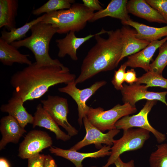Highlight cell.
Wrapping results in <instances>:
<instances>
[{
    "label": "cell",
    "instance_id": "6da1fadb",
    "mask_svg": "<svg viewBox=\"0 0 167 167\" xmlns=\"http://www.w3.org/2000/svg\"><path fill=\"white\" fill-rule=\"evenodd\" d=\"M75 78L65 66H39L34 62L14 73L10 84L15 89L13 95L24 102L39 99L50 87L59 84H67Z\"/></svg>",
    "mask_w": 167,
    "mask_h": 167
},
{
    "label": "cell",
    "instance_id": "e575fe53",
    "mask_svg": "<svg viewBox=\"0 0 167 167\" xmlns=\"http://www.w3.org/2000/svg\"><path fill=\"white\" fill-rule=\"evenodd\" d=\"M114 164L116 167H135L133 160H131L127 162H124L122 161L120 157L117 159Z\"/></svg>",
    "mask_w": 167,
    "mask_h": 167
},
{
    "label": "cell",
    "instance_id": "603a6c76",
    "mask_svg": "<svg viewBox=\"0 0 167 167\" xmlns=\"http://www.w3.org/2000/svg\"><path fill=\"white\" fill-rule=\"evenodd\" d=\"M29 54H21L17 49L0 38V61L4 65L11 66L15 62L29 65L32 64Z\"/></svg>",
    "mask_w": 167,
    "mask_h": 167
},
{
    "label": "cell",
    "instance_id": "ba28073f",
    "mask_svg": "<svg viewBox=\"0 0 167 167\" xmlns=\"http://www.w3.org/2000/svg\"><path fill=\"white\" fill-rule=\"evenodd\" d=\"M41 102L44 110L58 125L63 127L71 137L76 135L78 131L71 125L67 119L69 113L66 99L57 96L48 95L46 100Z\"/></svg>",
    "mask_w": 167,
    "mask_h": 167
},
{
    "label": "cell",
    "instance_id": "277c9868",
    "mask_svg": "<svg viewBox=\"0 0 167 167\" xmlns=\"http://www.w3.org/2000/svg\"><path fill=\"white\" fill-rule=\"evenodd\" d=\"M94 13L83 4L73 3L68 9L45 14L41 22L51 24L57 29V33L59 34L78 32L85 27Z\"/></svg>",
    "mask_w": 167,
    "mask_h": 167
},
{
    "label": "cell",
    "instance_id": "d590c367",
    "mask_svg": "<svg viewBox=\"0 0 167 167\" xmlns=\"http://www.w3.org/2000/svg\"><path fill=\"white\" fill-rule=\"evenodd\" d=\"M44 167H58L55 160L49 155H45Z\"/></svg>",
    "mask_w": 167,
    "mask_h": 167
},
{
    "label": "cell",
    "instance_id": "d4e9b609",
    "mask_svg": "<svg viewBox=\"0 0 167 167\" xmlns=\"http://www.w3.org/2000/svg\"><path fill=\"white\" fill-rule=\"evenodd\" d=\"M45 16V14L36 19L26 23L23 26L18 28H14L10 31L3 30L1 32L0 38L10 44L14 41L22 40V38L26 37V34L31 30L32 27L42 21Z\"/></svg>",
    "mask_w": 167,
    "mask_h": 167
},
{
    "label": "cell",
    "instance_id": "9c48e42d",
    "mask_svg": "<svg viewBox=\"0 0 167 167\" xmlns=\"http://www.w3.org/2000/svg\"><path fill=\"white\" fill-rule=\"evenodd\" d=\"M75 80L69 83L65 87L59 88L58 90L69 95L76 102L78 106V122L81 126L83 118L87 115L90 108L86 104L87 101L97 90L105 85L106 82L97 81L88 88L80 89L76 87Z\"/></svg>",
    "mask_w": 167,
    "mask_h": 167
},
{
    "label": "cell",
    "instance_id": "8992f818",
    "mask_svg": "<svg viewBox=\"0 0 167 167\" xmlns=\"http://www.w3.org/2000/svg\"><path fill=\"white\" fill-rule=\"evenodd\" d=\"M150 132L138 128H131L123 131L122 136L114 140L111 148V154L106 164L102 167H109L122 153L141 148L150 138Z\"/></svg>",
    "mask_w": 167,
    "mask_h": 167
},
{
    "label": "cell",
    "instance_id": "4fadbf2b",
    "mask_svg": "<svg viewBox=\"0 0 167 167\" xmlns=\"http://www.w3.org/2000/svg\"><path fill=\"white\" fill-rule=\"evenodd\" d=\"M167 41V36L160 40L151 41L145 48L128 56L124 64L132 68L140 67L146 72L150 70V62L156 50Z\"/></svg>",
    "mask_w": 167,
    "mask_h": 167
},
{
    "label": "cell",
    "instance_id": "5bb4252c",
    "mask_svg": "<svg viewBox=\"0 0 167 167\" xmlns=\"http://www.w3.org/2000/svg\"><path fill=\"white\" fill-rule=\"evenodd\" d=\"M111 146L105 145L98 151L90 153H82L69 149H63L57 147H51L49 149L50 152L55 155L67 159L71 161L76 167H83L82 162L86 158H97L110 156Z\"/></svg>",
    "mask_w": 167,
    "mask_h": 167
},
{
    "label": "cell",
    "instance_id": "cb8c5ba5",
    "mask_svg": "<svg viewBox=\"0 0 167 167\" xmlns=\"http://www.w3.org/2000/svg\"><path fill=\"white\" fill-rule=\"evenodd\" d=\"M18 7V0H0V28L4 27L9 31L16 28L15 18Z\"/></svg>",
    "mask_w": 167,
    "mask_h": 167
},
{
    "label": "cell",
    "instance_id": "52a82bcc",
    "mask_svg": "<svg viewBox=\"0 0 167 167\" xmlns=\"http://www.w3.org/2000/svg\"><path fill=\"white\" fill-rule=\"evenodd\" d=\"M157 102L155 100H147L138 113L131 116L127 115L119 119L115 124L116 128L123 131L134 127L144 129L151 132L158 143H162L166 139L165 135L153 127L149 123L148 118L149 112Z\"/></svg>",
    "mask_w": 167,
    "mask_h": 167
},
{
    "label": "cell",
    "instance_id": "74e56055",
    "mask_svg": "<svg viewBox=\"0 0 167 167\" xmlns=\"http://www.w3.org/2000/svg\"><path fill=\"white\" fill-rule=\"evenodd\" d=\"M91 167H96V166H92Z\"/></svg>",
    "mask_w": 167,
    "mask_h": 167
},
{
    "label": "cell",
    "instance_id": "836d02e7",
    "mask_svg": "<svg viewBox=\"0 0 167 167\" xmlns=\"http://www.w3.org/2000/svg\"><path fill=\"white\" fill-rule=\"evenodd\" d=\"M138 78L136 77V73L134 69L128 70L125 73V81L129 85L136 83Z\"/></svg>",
    "mask_w": 167,
    "mask_h": 167
},
{
    "label": "cell",
    "instance_id": "1f68e13d",
    "mask_svg": "<svg viewBox=\"0 0 167 167\" xmlns=\"http://www.w3.org/2000/svg\"><path fill=\"white\" fill-rule=\"evenodd\" d=\"M45 155L39 154L28 159V167H44Z\"/></svg>",
    "mask_w": 167,
    "mask_h": 167
},
{
    "label": "cell",
    "instance_id": "7c38bea8",
    "mask_svg": "<svg viewBox=\"0 0 167 167\" xmlns=\"http://www.w3.org/2000/svg\"><path fill=\"white\" fill-rule=\"evenodd\" d=\"M121 90L122 100L124 103H128L134 107L135 104L142 99L147 100L159 101L164 103L167 106L166 96L167 91L161 92H154L147 90L146 85L134 83L131 85H123Z\"/></svg>",
    "mask_w": 167,
    "mask_h": 167
},
{
    "label": "cell",
    "instance_id": "9a60e30c",
    "mask_svg": "<svg viewBox=\"0 0 167 167\" xmlns=\"http://www.w3.org/2000/svg\"><path fill=\"white\" fill-rule=\"evenodd\" d=\"M0 122V130L2 135L0 142L1 150L9 143H17L26 131L14 118L9 115L2 117Z\"/></svg>",
    "mask_w": 167,
    "mask_h": 167
},
{
    "label": "cell",
    "instance_id": "d6986e66",
    "mask_svg": "<svg viewBox=\"0 0 167 167\" xmlns=\"http://www.w3.org/2000/svg\"><path fill=\"white\" fill-rule=\"evenodd\" d=\"M24 103L21 98L13 95L7 103L2 105L0 109L2 112L7 113L14 118L24 128L28 123L32 124L34 118L26 110L23 105Z\"/></svg>",
    "mask_w": 167,
    "mask_h": 167
},
{
    "label": "cell",
    "instance_id": "8fae6325",
    "mask_svg": "<svg viewBox=\"0 0 167 167\" xmlns=\"http://www.w3.org/2000/svg\"><path fill=\"white\" fill-rule=\"evenodd\" d=\"M83 122L86 134L82 140L78 142L70 149L77 151L82 148L91 144H94L97 148H101L102 144L113 145L114 137L120 131L117 129L110 130L104 133L93 126L88 120L87 116L83 118Z\"/></svg>",
    "mask_w": 167,
    "mask_h": 167
},
{
    "label": "cell",
    "instance_id": "4316f807",
    "mask_svg": "<svg viewBox=\"0 0 167 167\" xmlns=\"http://www.w3.org/2000/svg\"><path fill=\"white\" fill-rule=\"evenodd\" d=\"M150 167H167V143L157 145V148L151 154Z\"/></svg>",
    "mask_w": 167,
    "mask_h": 167
},
{
    "label": "cell",
    "instance_id": "2e32d148",
    "mask_svg": "<svg viewBox=\"0 0 167 167\" xmlns=\"http://www.w3.org/2000/svg\"><path fill=\"white\" fill-rule=\"evenodd\" d=\"M75 33L74 32L70 31L67 33L65 37L55 41L59 49L58 54V57L63 58L68 55L72 60L77 61L78 59L77 55V49L84 43L97 34V33L90 34L84 37H77Z\"/></svg>",
    "mask_w": 167,
    "mask_h": 167
},
{
    "label": "cell",
    "instance_id": "5b68a950",
    "mask_svg": "<svg viewBox=\"0 0 167 167\" xmlns=\"http://www.w3.org/2000/svg\"><path fill=\"white\" fill-rule=\"evenodd\" d=\"M137 111L136 107L125 103L122 105L118 104L107 110L101 107H90L86 116L93 126L103 132L116 129L115 124L119 119Z\"/></svg>",
    "mask_w": 167,
    "mask_h": 167
},
{
    "label": "cell",
    "instance_id": "484cf974",
    "mask_svg": "<svg viewBox=\"0 0 167 167\" xmlns=\"http://www.w3.org/2000/svg\"><path fill=\"white\" fill-rule=\"evenodd\" d=\"M75 2L73 0H49L40 7L34 10L32 14L39 15L60 10L67 9L71 7Z\"/></svg>",
    "mask_w": 167,
    "mask_h": 167
},
{
    "label": "cell",
    "instance_id": "30bf717a",
    "mask_svg": "<svg viewBox=\"0 0 167 167\" xmlns=\"http://www.w3.org/2000/svg\"><path fill=\"white\" fill-rule=\"evenodd\" d=\"M52 144V138L47 132L40 130L30 131L19 144L18 156L23 159H28Z\"/></svg>",
    "mask_w": 167,
    "mask_h": 167
},
{
    "label": "cell",
    "instance_id": "7402d4cb",
    "mask_svg": "<svg viewBox=\"0 0 167 167\" xmlns=\"http://www.w3.org/2000/svg\"><path fill=\"white\" fill-rule=\"evenodd\" d=\"M124 25L131 26L136 31V37L150 42L158 40L164 36H167V25L161 28L150 26L134 21L131 19L128 21L121 22Z\"/></svg>",
    "mask_w": 167,
    "mask_h": 167
},
{
    "label": "cell",
    "instance_id": "44dd1931",
    "mask_svg": "<svg viewBox=\"0 0 167 167\" xmlns=\"http://www.w3.org/2000/svg\"><path fill=\"white\" fill-rule=\"evenodd\" d=\"M127 0H112L105 9L94 13L90 22L107 16L118 19L121 22L131 19L126 8Z\"/></svg>",
    "mask_w": 167,
    "mask_h": 167
},
{
    "label": "cell",
    "instance_id": "3957f363",
    "mask_svg": "<svg viewBox=\"0 0 167 167\" xmlns=\"http://www.w3.org/2000/svg\"><path fill=\"white\" fill-rule=\"evenodd\" d=\"M30 30L29 36L11 44L17 49L25 47L29 49L34 55L35 63L39 66H64L58 59L51 58L49 53L50 42L57 32V29L50 24L41 22L33 25Z\"/></svg>",
    "mask_w": 167,
    "mask_h": 167
},
{
    "label": "cell",
    "instance_id": "ac0fdd59",
    "mask_svg": "<svg viewBox=\"0 0 167 167\" xmlns=\"http://www.w3.org/2000/svg\"><path fill=\"white\" fill-rule=\"evenodd\" d=\"M123 44L120 62L125 57L134 54L147 46L150 42L140 39L135 36L136 31L124 25L120 29Z\"/></svg>",
    "mask_w": 167,
    "mask_h": 167
},
{
    "label": "cell",
    "instance_id": "ffe728a7",
    "mask_svg": "<svg viewBox=\"0 0 167 167\" xmlns=\"http://www.w3.org/2000/svg\"><path fill=\"white\" fill-rule=\"evenodd\" d=\"M33 127L36 126L43 127L53 132L56 138L63 141L69 140L71 137L61 130L58 125L44 110L41 104H39L33 116Z\"/></svg>",
    "mask_w": 167,
    "mask_h": 167
},
{
    "label": "cell",
    "instance_id": "e0dca14e",
    "mask_svg": "<svg viewBox=\"0 0 167 167\" xmlns=\"http://www.w3.org/2000/svg\"><path fill=\"white\" fill-rule=\"evenodd\" d=\"M126 8L128 13L148 21L167 24L159 12L148 4L145 0L128 1Z\"/></svg>",
    "mask_w": 167,
    "mask_h": 167
},
{
    "label": "cell",
    "instance_id": "7a4b0ae2",
    "mask_svg": "<svg viewBox=\"0 0 167 167\" xmlns=\"http://www.w3.org/2000/svg\"><path fill=\"white\" fill-rule=\"evenodd\" d=\"M96 44L89 51L75 80L82 83L102 72L109 71L120 62L123 44L120 29L106 31L102 29L95 36Z\"/></svg>",
    "mask_w": 167,
    "mask_h": 167
},
{
    "label": "cell",
    "instance_id": "f1b7e54d",
    "mask_svg": "<svg viewBox=\"0 0 167 167\" xmlns=\"http://www.w3.org/2000/svg\"><path fill=\"white\" fill-rule=\"evenodd\" d=\"M135 83L145 84L147 88L150 87H159L167 89V79L162 75H157L149 71L138 78Z\"/></svg>",
    "mask_w": 167,
    "mask_h": 167
},
{
    "label": "cell",
    "instance_id": "f546056e",
    "mask_svg": "<svg viewBox=\"0 0 167 167\" xmlns=\"http://www.w3.org/2000/svg\"><path fill=\"white\" fill-rule=\"evenodd\" d=\"M127 66L124 63L122 64L116 71H115L111 82L117 90H121L123 88L122 84L125 81V74Z\"/></svg>",
    "mask_w": 167,
    "mask_h": 167
},
{
    "label": "cell",
    "instance_id": "8d00e7d4",
    "mask_svg": "<svg viewBox=\"0 0 167 167\" xmlns=\"http://www.w3.org/2000/svg\"><path fill=\"white\" fill-rule=\"evenodd\" d=\"M0 167H10L8 162L5 159L0 158Z\"/></svg>",
    "mask_w": 167,
    "mask_h": 167
},
{
    "label": "cell",
    "instance_id": "4dcf8cb0",
    "mask_svg": "<svg viewBox=\"0 0 167 167\" xmlns=\"http://www.w3.org/2000/svg\"><path fill=\"white\" fill-rule=\"evenodd\" d=\"M146 1L156 10L167 23V0H146Z\"/></svg>",
    "mask_w": 167,
    "mask_h": 167
},
{
    "label": "cell",
    "instance_id": "d6a6232c",
    "mask_svg": "<svg viewBox=\"0 0 167 167\" xmlns=\"http://www.w3.org/2000/svg\"><path fill=\"white\" fill-rule=\"evenodd\" d=\"M82 2L85 6L93 11L95 10L99 11L103 9L98 0H83Z\"/></svg>",
    "mask_w": 167,
    "mask_h": 167
},
{
    "label": "cell",
    "instance_id": "83f0119b",
    "mask_svg": "<svg viewBox=\"0 0 167 167\" xmlns=\"http://www.w3.org/2000/svg\"><path fill=\"white\" fill-rule=\"evenodd\" d=\"M159 49L158 55L150 64L149 71L157 75H162L163 71L167 65V41L163 43L159 47Z\"/></svg>",
    "mask_w": 167,
    "mask_h": 167
}]
</instances>
